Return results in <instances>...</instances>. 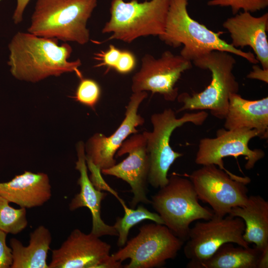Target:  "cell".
Segmentation results:
<instances>
[{"mask_svg":"<svg viewBox=\"0 0 268 268\" xmlns=\"http://www.w3.org/2000/svg\"><path fill=\"white\" fill-rule=\"evenodd\" d=\"M8 65L17 79L35 83L49 76L75 72L83 77L79 69L80 59L68 61L72 52L67 43L59 45L58 40L18 32L8 45Z\"/></svg>","mask_w":268,"mask_h":268,"instance_id":"obj_1","label":"cell"},{"mask_svg":"<svg viewBox=\"0 0 268 268\" xmlns=\"http://www.w3.org/2000/svg\"><path fill=\"white\" fill-rule=\"evenodd\" d=\"M188 0H170L165 31L159 39L169 46H183L180 55L192 62L213 51L226 52L253 64L259 63L255 55L234 47L215 32L192 18L187 9Z\"/></svg>","mask_w":268,"mask_h":268,"instance_id":"obj_2","label":"cell"},{"mask_svg":"<svg viewBox=\"0 0 268 268\" xmlns=\"http://www.w3.org/2000/svg\"><path fill=\"white\" fill-rule=\"evenodd\" d=\"M97 0H37L28 32L36 36L84 45L87 23Z\"/></svg>","mask_w":268,"mask_h":268,"instance_id":"obj_3","label":"cell"},{"mask_svg":"<svg viewBox=\"0 0 268 268\" xmlns=\"http://www.w3.org/2000/svg\"><path fill=\"white\" fill-rule=\"evenodd\" d=\"M231 54L213 51L192 62L196 67L211 72V81L201 92L192 95L186 92L179 94L177 99L183 106L177 112L189 110H209L216 118L225 119L230 96L238 93L239 89V83L233 73L236 60Z\"/></svg>","mask_w":268,"mask_h":268,"instance_id":"obj_4","label":"cell"},{"mask_svg":"<svg viewBox=\"0 0 268 268\" xmlns=\"http://www.w3.org/2000/svg\"><path fill=\"white\" fill-rule=\"evenodd\" d=\"M151 204L164 225L184 242L188 239L193 222L208 220L214 216L212 209L199 203L191 181L176 174H172L168 183L151 197Z\"/></svg>","mask_w":268,"mask_h":268,"instance_id":"obj_5","label":"cell"},{"mask_svg":"<svg viewBox=\"0 0 268 268\" xmlns=\"http://www.w3.org/2000/svg\"><path fill=\"white\" fill-rule=\"evenodd\" d=\"M170 0H112L110 17L102 33H110L105 40L130 43L141 37L163 34Z\"/></svg>","mask_w":268,"mask_h":268,"instance_id":"obj_6","label":"cell"},{"mask_svg":"<svg viewBox=\"0 0 268 268\" xmlns=\"http://www.w3.org/2000/svg\"><path fill=\"white\" fill-rule=\"evenodd\" d=\"M208 114L205 111L187 113L179 118L171 108L153 114L150 117L153 129L144 131L150 167L148 183L154 188H161L168 182V172L175 160L181 157V153L175 151L170 141L173 131L184 124L191 123L201 125L206 120Z\"/></svg>","mask_w":268,"mask_h":268,"instance_id":"obj_7","label":"cell"},{"mask_svg":"<svg viewBox=\"0 0 268 268\" xmlns=\"http://www.w3.org/2000/svg\"><path fill=\"white\" fill-rule=\"evenodd\" d=\"M184 243L165 225L151 223L141 226L136 236L111 256L120 263L129 259L125 268L160 267L176 257Z\"/></svg>","mask_w":268,"mask_h":268,"instance_id":"obj_8","label":"cell"},{"mask_svg":"<svg viewBox=\"0 0 268 268\" xmlns=\"http://www.w3.org/2000/svg\"><path fill=\"white\" fill-rule=\"evenodd\" d=\"M256 136H258V133L255 130L219 129L215 137L200 140L195 162L201 165H215L233 179L247 185L251 182L250 178L235 175L227 170L224 167L223 159L228 156L237 158L244 156L247 160L245 168L253 169L256 163L265 155V152L261 149H251L249 147V141Z\"/></svg>","mask_w":268,"mask_h":268,"instance_id":"obj_9","label":"cell"},{"mask_svg":"<svg viewBox=\"0 0 268 268\" xmlns=\"http://www.w3.org/2000/svg\"><path fill=\"white\" fill-rule=\"evenodd\" d=\"M205 221L198 222L190 228L184 247L185 256L190 260L187 268H193L208 259L224 244L232 243L249 247L243 239L245 224L241 218L228 214L223 217L214 215Z\"/></svg>","mask_w":268,"mask_h":268,"instance_id":"obj_10","label":"cell"},{"mask_svg":"<svg viewBox=\"0 0 268 268\" xmlns=\"http://www.w3.org/2000/svg\"><path fill=\"white\" fill-rule=\"evenodd\" d=\"M187 177L199 200L208 203L215 216L224 217L233 207L245 205L248 199L247 185L215 165H202Z\"/></svg>","mask_w":268,"mask_h":268,"instance_id":"obj_11","label":"cell"},{"mask_svg":"<svg viewBox=\"0 0 268 268\" xmlns=\"http://www.w3.org/2000/svg\"><path fill=\"white\" fill-rule=\"evenodd\" d=\"M192 67L191 61L170 51H164L158 59L145 54L139 70L132 77V90L159 93L165 100L174 101L179 95L176 83L182 73Z\"/></svg>","mask_w":268,"mask_h":268,"instance_id":"obj_12","label":"cell"},{"mask_svg":"<svg viewBox=\"0 0 268 268\" xmlns=\"http://www.w3.org/2000/svg\"><path fill=\"white\" fill-rule=\"evenodd\" d=\"M90 232L73 230L58 249L52 250L49 268H120L110 255V245Z\"/></svg>","mask_w":268,"mask_h":268,"instance_id":"obj_13","label":"cell"},{"mask_svg":"<svg viewBox=\"0 0 268 268\" xmlns=\"http://www.w3.org/2000/svg\"><path fill=\"white\" fill-rule=\"evenodd\" d=\"M128 153V157L118 164L101 170L105 175L115 176L129 184L133 197L130 202L131 208L140 202L151 204L147 197L148 177L150 167L146 139L143 133H136L127 138L116 153V157Z\"/></svg>","mask_w":268,"mask_h":268,"instance_id":"obj_14","label":"cell"},{"mask_svg":"<svg viewBox=\"0 0 268 268\" xmlns=\"http://www.w3.org/2000/svg\"><path fill=\"white\" fill-rule=\"evenodd\" d=\"M146 91L133 92L126 107L125 116L117 130L109 136L97 133L84 144L86 161L101 171L116 164V152L129 136L138 133L136 127L144 123V119L138 113L141 103L147 97Z\"/></svg>","mask_w":268,"mask_h":268,"instance_id":"obj_15","label":"cell"},{"mask_svg":"<svg viewBox=\"0 0 268 268\" xmlns=\"http://www.w3.org/2000/svg\"><path fill=\"white\" fill-rule=\"evenodd\" d=\"M230 34L234 47H250L263 68L268 69V13L256 17L243 11L227 18L222 24Z\"/></svg>","mask_w":268,"mask_h":268,"instance_id":"obj_16","label":"cell"},{"mask_svg":"<svg viewBox=\"0 0 268 268\" xmlns=\"http://www.w3.org/2000/svg\"><path fill=\"white\" fill-rule=\"evenodd\" d=\"M77 160L75 169L80 173L77 184L80 186V192L75 195L69 203V209L74 211L83 207L88 208L92 215V229L91 233L100 237L103 236H118L113 226L104 222L101 217L102 201L107 194L96 189L91 182L87 173L84 143L80 141L76 146Z\"/></svg>","mask_w":268,"mask_h":268,"instance_id":"obj_17","label":"cell"},{"mask_svg":"<svg viewBox=\"0 0 268 268\" xmlns=\"http://www.w3.org/2000/svg\"><path fill=\"white\" fill-rule=\"evenodd\" d=\"M48 175L25 171L10 181L0 183V197L20 207L30 208L43 205L52 197Z\"/></svg>","mask_w":268,"mask_h":268,"instance_id":"obj_18","label":"cell"},{"mask_svg":"<svg viewBox=\"0 0 268 268\" xmlns=\"http://www.w3.org/2000/svg\"><path fill=\"white\" fill-rule=\"evenodd\" d=\"M224 123L226 130H255L262 139L268 137V97L244 99L238 93L231 94Z\"/></svg>","mask_w":268,"mask_h":268,"instance_id":"obj_19","label":"cell"},{"mask_svg":"<svg viewBox=\"0 0 268 268\" xmlns=\"http://www.w3.org/2000/svg\"><path fill=\"white\" fill-rule=\"evenodd\" d=\"M228 215L242 219L245 224L243 239L254 243L261 252L268 248V201L260 195L248 197L246 204L233 207Z\"/></svg>","mask_w":268,"mask_h":268,"instance_id":"obj_20","label":"cell"},{"mask_svg":"<svg viewBox=\"0 0 268 268\" xmlns=\"http://www.w3.org/2000/svg\"><path fill=\"white\" fill-rule=\"evenodd\" d=\"M52 238L50 230L40 225L30 234L27 246L15 238L10 239L13 259L10 268H49L47 259Z\"/></svg>","mask_w":268,"mask_h":268,"instance_id":"obj_21","label":"cell"},{"mask_svg":"<svg viewBox=\"0 0 268 268\" xmlns=\"http://www.w3.org/2000/svg\"><path fill=\"white\" fill-rule=\"evenodd\" d=\"M261 253L256 247L234 246L232 243H227L193 268H258Z\"/></svg>","mask_w":268,"mask_h":268,"instance_id":"obj_22","label":"cell"},{"mask_svg":"<svg viewBox=\"0 0 268 268\" xmlns=\"http://www.w3.org/2000/svg\"><path fill=\"white\" fill-rule=\"evenodd\" d=\"M124 216L117 217L113 225L118 233L117 245L119 247H123L126 244L130 229L142 221L148 219L158 224H164L157 213L150 211L142 205H139L135 209L127 206H124Z\"/></svg>","mask_w":268,"mask_h":268,"instance_id":"obj_23","label":"cell"},{"mask_svg":"<svg viewBox=\"0 0 268 268\" xmlns=\"http://www.w3.org/2000/svg\"><path fill=\"white\" fill-rule=\"evenodd\" d=\"M9 203L0 197V229L7 234L16 235L28 225L26 208H14Z\"/></svg>","mask_w":268,"mask_h":268,"instance_id":"obj_24","label":"cell"},{"mask_svg":"<svg viewBox=\"0 0 268 268\" xmlns=\"http://www.w3.org/2000/svg\"><path fill=\"white\" fill-rule=\"evenodd\" d=\"M80 79L73 98L79 103L94 109L101 95L100 87L92 79L82 77Z\"/></svg>","mask_w":268,"mask_h":268,"instance_id":"obj_25","label":"cell"},{"mask_svg":"<svg viewBox=\"0 0 268 268\" xmlns=\"http://www.w3.org/2000/svg\"><path fill=\"white\" fill-rule=\"evenodd\" d=\"M207 4L210 6L230 7L234 15L240 10L254 12L265 8L268 0H209Z\"/></svg>","mask_w":268,"mask_h":268,"instance_id":"obj_26","label":"cell"},{"mask_svg":"<svg viewBox=\"0 0 268 268\" xmlns=\"http://www.w3.org/2000/svg\"><path fill=\"white\" fill-rule=\"evenodd\" d=\"M121 51L114 45L111 44L106 51H101L100 52L95 53L94 59L99 63L95 67H106L108 69H114L119 60Z\"/></svg>","mask_w":268,"mask_h":268,"instance_id":"obj_27","label":"cell"},{"mask_svg":"<svg viewBox=\"0 0 268 268\" xmlns=\"http://www.w3.org/2000/svg\"><path fill=\"white\" fill-rule=\"evenodd\" d=\"M135 65L136 59L134 54L128 50H122L114 69L120 73L127 74L132 71Z\"/></svg>","mask_w":268,"mask_h":268,"instance_id":"obj_28","label":"cell"},{"mask_svg":"<svg viewBox=\"0 0 268 268\" xmlns=\"http://www.w3.org/2000/svg\"><path fill=\"white\" fill-rule=\"evenodd\" d=\"M7 234L0 229V268H10L12 264V250L6 242Z\"/></svg>","mask_w":268,"mask_h":268,"instance_id":"obj_29","label":"cell"},{"mask_svg":"<svg viewBox=\"0 0 268 268\" xmlns=\"http://www.w3.org/2000/svg\"><path fill=\"white\" fill-rule=\"evenodd\" d=\"M247 77L250 79L259 80L268 83V69L260 67L255 64L252 67V70L247 75Z\"/></svg>","mask_w":268,"mask_h":268,"instance_id":"obj_30","label":"cell"},{"mask_svg":"<svg viewBox=\"0 0 268 268\" xmlns=\"http://www.w3.org/2000/svg\"><path fill=\"white\" fill-rule=\"evenodd\" d=\"M31 0H16V6L13 15L14 23L18 24L23 20L24 11Z\"/></svg>","mask_w":268,"mask_h":268,"instance_id":"obj_31","label":"cell"},{"mask_svg":"<svg viewBox=\"0 0 268 268\" xmlns=\"http://www.w3.org/2000/svg\"><path fill=\"white\" fill-rule=\"evenodd\" d=\"M268 268V248L263 250L260 254L258 268Z\"/></svg>","mask_w":268,"mask_h":268,"instance_id":"obj_32","label":"cell"}]
</instances>
